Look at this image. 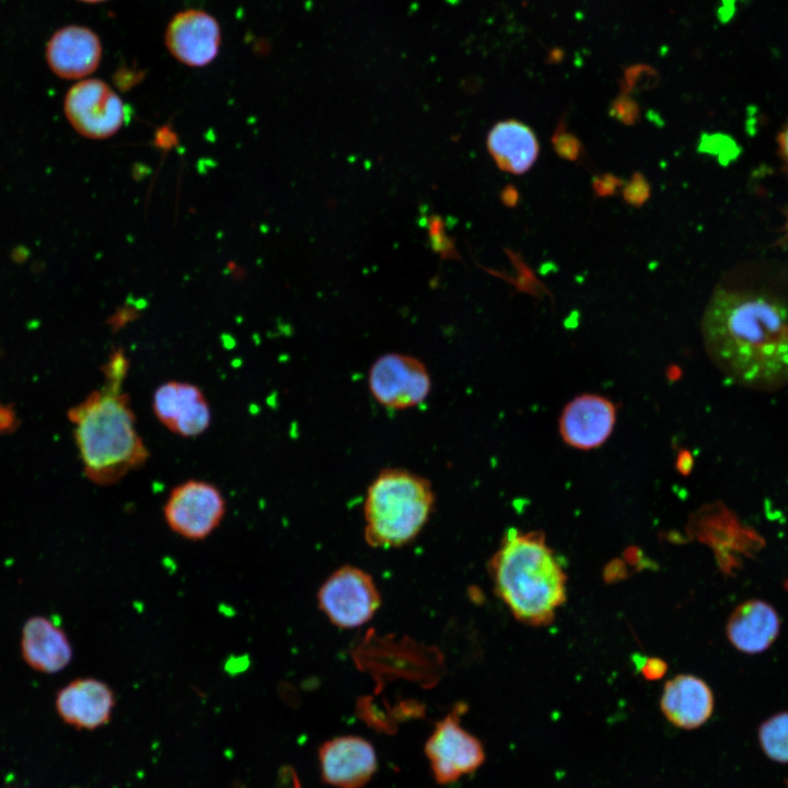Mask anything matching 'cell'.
<instances>
[{
  "mask_svg": "<svg viewBox=\"0 0 788 788\" xmlns=\"http://www.w3.org/2000/svg\"><path fill=\"white\" fill-rule=\"evenodd\" d=\"M702 335L709 358L729 379L752 387L788 381V304L778 297L717 289Z\"/></svg>",
  "mask_w": 788,
  "mask_h": 788,
  "instance_id": "cell-1",
  "label": "cell"
},
{
  "mask_svg": "<svg viewBox=\"0 0 788 788\" xmlns=\"http://www.w3.org/2000/svg\"><path fill=\"white\" fill-rule=\"evenodd\" d=\"M74 440L85 476L113 485L140 468L149 451L137 431L136 417L121 381H106L70 408Z\"/></svg>",
  "mask_w": 788,
  "mask_h": 788,
  "instance_id": "cell-2",
  "label": "cell"
},
{
  "mask_svg": "<svg viewBox=\"0 0 788 788\" xmlns=\"http://www.w3.org/2000/svg\"><path fill=\"white\" fill-rule=\"evenodd\" d=\"M490 573L499 598L526 625L549 624L566 601V573L542 532L509 530Z\"/></svg>",
  "mask_w": 788,
  "mask_h": 788,
  "instance_id": "cell-3",
  "label": "cell"
},
{
  "mask_svg": "<svg viewBox=\"0 0 788 788\" xmlns=\"http://www.w3.org/2000/svg\"><path fill=\"white\" fill-rule=\"evenodd\" d=\"M430 480L405 467H385L371 480L363 503L364 536L373 547L393 548L413 541L434 507Z\"/></svg>",
  "mask_w": 788,
  "mask_h": 788,
  "instance_id": "cell-4",
  "label": "cell"
},
{
  "mask_svg": "<svg viewBox=\"0 0 788 788\" xmlns=\"http://www.w3.org/2000/svg\"><path fill=\"white\" fill-rule=\"evenodd\" d=\"M431 376L418 358L403 352L378 357L368 372L373 399L390 410H406L422 404L431 392Z\"/></svg>",
  "mask_w": 788,
  "mask_h": 788,
  "instance_id": "cell-5",
  "label": "cell"
},
{
  "mask_svg": "<svg viewBox=\"0 0 788 788\" xmlns=\"http://www.w3.org/2000/svg\"><path fill=\"white\" fill-rule=\"evenodd\" d=\"M320 610L336 626L355 628L376 613L381 596L372 577L355 566L335 570L317 592Z\"/></svg>",
  "mask_w": 788,
  "mask_h": 788,
  "instance_id": "cell-6",
  "label": "cell"
},
{
  "mask_svg": "<svg viewBox=\"0 0 788 788\" xmlns=\"http://www.w3.org/2000/svg\"><path fill=\"white\" fill-rule=\"evenodd\" d=\"M225 510L224 497L215 485L189 479L171 490L163 515L175 534L188 541H202L220 525Z\"/></svg>",
  "mask_w": 788,
  "mask_h": 788,
  "instance_id": "cell-7",
  "label": "cell"
},
{
  "mask_svg": "<svg viewBox=\"0 0 788 788\" xmlns=\"http://www.w3.org/2000/svg\"><path fill=\"white\" fill-rule=\"evenodd\" d=\"M63 111L78 134L94 140L112 137L125 121L121 99L100 79H82L72 85L65 96Z\"/></svg>",
  "mask_w": 788,
  "mask_h": 788,
  "instance_id": "cell-8",
  "label": "cell"
},
{
  "mask_svg": "<svg viewBox=\"0 0 788 788\" xmlns=\"http://www.w3.org/2000/svg\"><path fill=\"white\" fill-rule=\"evenodd\" d=\"M425 752L436 780L443 785L474 772L485 761L480 741L461 726L456 714L436 725Z\"/></svg>",
  "mask_w": 788,
  "mask_h": 788,
  "instance_id": "cell-9",
  "label": "cell"
},
{
  "mask_svg": "<svg viewBox=\"0 0 788 788\" xmlns=\"http://www.w3.org/2000/svg\"><path fill=\"white\" fill-rule=\"evenodd\" d=\"M165 46L179 62L204 67L212 62L220 49L221 30L208 12L188 9L176 13L164 34Z\"/></svg>",
  "mask_w": 788,
  "mask_h": 788,
  "instance_id": "cell-10",
  "label": "cell"
},
{
  "mask_svg": "<svg viewBox=\"0 0 788 788\" xmlns=\"http://www.w3.org/2000/svg\"><path fill=\"white\" fill-rule=\"evenodd\" d=\"M323 780L335 788H362L376 772L372 744L357 735H341L324 742L318 750Z\"/></svg>",
  "mask_w": 788,
  "mask_h": 788,
  "instance_id": "cell-11",
  "label": "cell"
},
{
  "mask_svg": "<svg viewBox=\"0 0 788 788\" xmlns=\"http://www.w3.org/2000/svg\"><path fill=\"white\" fill-rule=\"evenodd\" d=\"M616 421L614 403L601 395L582 394L571 399L559 418V433L569 447L591 450L611 436Z\"/></svg>",
  "mask_w": 788,
  "mask_h": 788,
  "instance_id": "cell-12",
  "label": "cell"
},
{
  "mask_svg": "<svg viewBox=\"0 0 788 788\" xmlns=\"http://www.w3.org/2000/svg\"><path fill=\"white\" fill-rule=\"evenodd\" d=\"M157 418L172 432L196 437L210 425V406L202 391L195 384L169 381L160 385L152 399Z\"/></svg>",
  "mask_w": 788,
  "mask_h": 788,
  "instance_id": "cell-13",
  "label": "cell"
},
{
  "mask_svg": "<svg viewBox=\"0 0 788 788\" xmlns=\"http://www.w3.org/2000/svg\"><path fill=\"white\" fill-rule=\"evenodd\" d=\"M116 698L112 687L95 677H78L61 687L55 698L61 720L79 730H94L109 722Z\"/></svg>",
  "mask_w": 788,
  "mask_h": 788,
  "instance_id": "cell-14",
  "label": "cell"
},
{
  "mask_svg": "<svg viewBox=\"0 0 788 788\" xmlns=\"http://www.w3.org/2000/svg\"><path fill=\"white\" fill-rule=\"evenodd\" d=\"M99 35L82 25H67L57 30L46 43L45 58L57 77L83 79L93 73L102 59Z\"/></svg>",
  "mask_w": 788,
  "mask_h": 788,
  "instance_id": "cell-15",
  "label": "cell"
},
{
  "mask_svg": "<svg viewBox=\"0 0 788 788\" xmlns=\"http://www.w3.org/2000/svg\"><path fill=\"white\" fill-rule=\"evenodd\" d=\"M711 688L700 677L679 674L669 680L660 699L661 710L675 727L695 729L703 726L714 711Z\"/></svg>",
  "mask_w": 788,
  "mask_h": 788,
  "instance_id": "cell-16",
  "label": "cell"
},
{
  "mask_svg": "<svg viewBox=\"0 0 788 788\" xmlns=\"http://www.w3.org/2000/svg\"><path fill=\"white\" fill-rule=\"evenodd\" d=\"M780 631V618L769 603L751 599L738 605L728 618L726 633L731 645L746 654L767 650Z\"/></svg>",
  "mask_w": 788,
  "mask_h": 788,
  "instance_id": "cell-17",
  "label": "cell"
},
{
  "mask_svg": "<svg viewBox=\"0 0 788 788\" xmlns=\"http://www.w3.org/2000/svg\"><path fill=\"white\" fill-rule=\"evenodd\" d=\"M21 653L33 670L53 674L68 667L73 649L66 633L50 619L32 616L22 628Z\"/></svg>",
  "mask_w": 788,
  "mask_h": 788,
  "instance_id": "cell-18",
  "label": "cell"
},
{
  "mask_svg": "<svg viewBox=\"0 0 788 788\" xmlns=\"http://www.w3.org/2000/svg\"><path fill=\"white\" fill-rule=\"evenodd\" d=\"M487 148L498 167L511 174L528 172L540 151L534 131L512 119L499 121L489 130Z\"/></svg>",
  "mask_w": 788,
  "mask_h": 788,
  "instance_id": "cell-19",
  "label": "cell"
},
{
  "mask_svg": "<svg viewBox=\"0 0 788 788\" xmlns=\"http://www.w3.org/2000/svg\"><path fill=\"white\" fill-rule=\"evenodd\" d=\"M760 745L774 762L788 763V711L777 712L761 723L757 731Z\"/></svg>",
  "mask_w": 788,
  "mask_h": 788,
  "instance_id": "cell-20",
  "label": "cell"
},
{
  "mask_svg": "<svg viewBox=\"0 0 788 788\" xmlns=\"http://www.w3.org/2000/svg\"><path fill=\"white\" fill-rule=\"evenodd\" d=\"M625 189V198L631 202L639 205L648 197V186L641 176H635Z\"/></svg>",
  "mask_w": 788,
  "mask_h": 788,
  "instance_id": "cell-21",
  "label": "cell"
},
{
  "mask_svg": "<svg viewBox=\"0 0 788 788\" xmlns=\"http://www.w3.org/2000/svg\"><path fill=\"white\" fill-rule=\"evenodd\" d=\"M642 675L647 680H658L663 676L667 671V664L658 658H647L640 663Z\"/></svg>",
  "mask_w": 788,
  "mask_h": 788,
  "instance_id": "cell-22",
  "label": "cell"
},
{
  "mask_svg": "<svg viewBox=\"0 0 788 788\" xmlns=\"http://www.w3.org/2000/svg\"><path fill=\"white\" fill-rule=\"evenodd\" d=\"M778 154L788 173V120L777 136Z\"/></svg>",
  "mask_w": 788,
  "mask_h": 788,
  "instance_id": "cell-23",
  "label": "cell"
},
{
  "mask_svg": "<svg viewBox=\"0 0 788 788\" xmlns=\"http://www.w3.org/2000/svg\"><path fill=\"white\" fill-rule=\"evenodd\" d=\"M14 422V413L9 407L0 405V432L10 429Z\"/></svg>",
  "mask_w": 788,
  "mask_h": 788,
  "instance_id": "cell-24",
  "label": "cell"
},
{
  "mask_svg": "<svg viewBox=\"0 0 788 788\" xmlns=\"http://www.w3.org/2000/svg\"><path fill=\"white\" fill-rule=\"evenodd\" d=\"M676 467H677V470H679L680 473H682V474H687V473L691 471V467H692L691 454L687 453V452H685V451H682V452L679 454V457H677V461H676Z\"/></svg>",
  "mask_w": 788,
  "mask_h": 788,
  "instance_id": "cell-25",
  "label": "cell"
},
{
  "mask_svg": "<svg viewBox=\"0 0 788 788\" xmlns=\"http://www.w3.org/2000/svg\"><path fill=\"white\" fill-rule=\"evenodd\" d=\"M78 1L85 2V3H100V2L107 1V0H78Z\"/></svg>",
  "mask_w": 788,
  "mask_h": 788,
  "instance_id": "cell-26",
  "label": "cell"
}]
</instances>
